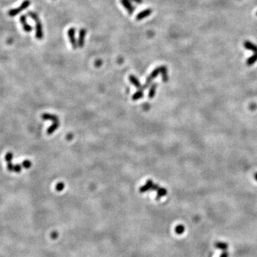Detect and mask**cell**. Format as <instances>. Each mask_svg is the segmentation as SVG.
Returning <instances> with one entry per match:
<instances>
[{"mask_svg":"<svg viewBox=\"0 0 257 257\" xmlns=\"http://www.w3.org/2000/svg\"><path fill=\"white\" fill-rule=\"evenodd\" d=\"M27 15L31 17V19H32L34 22H35L36 23V33H35L36 38L39 40H41L44 36V33H43V27H42V22H41L40 17H39L37 14L32 11H28Z\"/></svg>","mask_w":257,"mask_h":257,"instance_id":"obj_1","label":"cell"},{"mask_svg":"<svg viewBox=\"0 0 257 257\" xmlns=\"http://www.w3.org/2000/svg\"><path fill=\"white\" fill-rule=\"evenodd\" d=\"M12 158H13L12 153H11V152L6 153V154L5 155V160L6 161V162H7V165H6V166H7V169L11 172L20 173L22 171V169L23 168L22 164L14 165L12 164V162H11Z\"/></svg>","mask_w":257,"mask_h":257,"instance_id":"obj_2","label":"cell"},{"mask_svg":"<svg viewBox=\"0 0 257 257\" xmlns=\"http://www.w3.org/2000/svg\"><path fill=\"white\" fill-rule=\"evenodd\" d=\"M31 4V1L30 0H24V2L21 4V5L18 6L17 8L11 9V10H9L8 15L10 17H15V16L19 15V14L23 10H26L27 8H28Z\"/></svg>","mask_w":257,"mask_h":257,"instance_id":"obj_3","label":"cell"},{"mask_svg":"<svg viewBox=\"0 0 257 257\" xmlns=\"http://www.w3.org/2000/svg\"><path fill=\"white\" fill-rule=\"evenodd\" d=\"M42 118L43 119H51V121H54V124L50 127L49 129L47 130V134H51L54 132L55 129H57L59 127V121H58V118L56 116L53 115V114H44L42 116Z\"/></svg>","mask_w":257,"mask_h":257,"instance_id":"obj_4","label":"cell"},{"mask_svg":"<svg viewBox=\"0 0 257 257\" xmlns=\"http://www.w3.org/2000/svg\"><path fill=\"white\" fill-rule=\"evenodd\" d=\"M75 33H76V29L75 28H70L69 30L67 31V35H68V37L70 39V42L71 43V44H72L73 49H77L78 47V44H77V40H76V37H75Z\"/></svg>","mask_w":257,"mask_h":257,"instance_id":"obj_5","label":"cell"},{"mask_svg":"<svg viewBox=\"0 0 257 257\" xmlns=\"http://www.w3.org/2000/svg\"><path fill=\"white\" fill-rule=\"evenodd\" d=\"M86 29L84 28H82L79 30V38H78L77 40V44L78 47L80 48H82L84 46V43H85V36L86 35Z\"/></svg>","mask_w":257,"mask_h":257,"instance_id":"obj_6","label":"cell"},{"mask_svg":"<svg viewBox=\"0 0 257 257\" xmlns=\"http://www.w3.org/2000/svg\"><path fill=\"white\" fill-rule=\"evenodd\" d=\"M19 21H20V23H21L22 26L23 27V29H24V32H31L32 30H33V27H32L31 25L27 24L26 15H22L19 18Z\"/></svg>","mask_w":257,"mask_h":257,"instance_id":"obj_7","label":"cell"},{"mask_svg":"<svg viewBox=\"0 0 257 257\" xmlns=\"http://www.w3.org/2000/svg\"><path fill=\"white\" fill-rule=\"evenodd\" d=\"M121 3L126 10H127L128 15H133L134 11V6L132 5L131 0H121Z\"/></svg>","mask_w":257,"mask_h":257,"instance_id":"obj_8","label":"cell"},{"mask_svg":"<svg viewBox=\"0 0 257 257\" xmlns=\"http://www.w3.org/2000/svg\"><path fill=\"white\" fill-rule=\"evenodd\" d=\"M152 13V10L151 9H146V10L141 11V12H139L138 15H137L136 19L137 21H140V20H142L143 19H145L146 17H147L148 16L151 15V14Z\"/></svg>","mask_w":257,"mask_h":257,"instance_id":"obj_9","label":"cell"},{"mask_svg":"<svg viewBox=\"0 0 257 257\" xmlns=\"http://www.w3.org/2000/svg\"><path fill=\"white\" fill-rule=\"evenodd\" d=\"M244 47L245 49L253 52L254 54H257V45L254 44V43L249 42V41H245L244 42Z\"/></svg>","mask_w":257,"mask_h":257,"instance_id":"obj_10","label":"cell"},{"mask_svg":"<svg viewBox=\"0 0 257 257\" xmlns=\"http://www.w3.org/2000/svg\"><path fill=\"white\" fill-rule=\"evenodd\" d=\"M215 247L217 248V249H221L222 251H226L227 248H228V244H226V243L225 242H217L215 244Z\"/></svg>","mask_w":257,"mask_h":257,"instance_id":"obj_11","label":"cell"},{"mask_svg":"<svg viewBox=\"0 0 257 257\" xmlns=\"http://www.w3.org/2000/svg\"><path fill=\"white\" fill-rule=\"evenodd\" d=\"M257 61V54H254L246 60V64L248 66H251Z\"/></svg>","mask_w":257,"mask_h":257,"instance_id":"obj_12","label":"cell"},{"mask_svg":"<svg viewBox=\"0 0 257 257\" xmlns=\"http://www.w3.org/2000/svg\"><path fill=\"white\" fill-rule=\"evenodd\" d=\"M184 231H185V228L183 225H179V226H176L175 229V231L178 234H182L184 232Z\"/></svg>","mask_w":257,"mask_h":257,"instance_id":"obj_13","label":"cell"},{"mask_svg":"<svg viewBox=\"0 0 257 257\" xmlns=\"http://www.w3.org/2000/svg\"><path fill=\"white\" fill-rule=\"evenodd\" d=\"M22 167L24 169H29L32 166V162L29 160H25L22 163Z\"/></svg>","mask_w":257,"mask_h":257,"instance_id":"obj_14","label":"cell"},{"mask_svg":"<svg viewBox=\"0 0 257 257\" xmlns=\"http://www.w3.org/2000/svg\"><path fill=\"white\" fill-rule=\"evenodd\" d=\"M63 188H64V184H63V183H58V184L57 185L56 189L57 190V191H61V190L63 189Z\"/></svg>","mask_w":257,"mask_h":257,"instance_id":"obj_15","label":"cell"},{"mask_svg":"<svg viewBox=\"0 0 257 257\" xmlns=\"http://www.w3.org/2000/svg\"><path fill=\"white\" fill-rule=\"evenodd\" d=\"M57 236H58V233L56 232V231H54V232H52V234H51V237H52V238H54V239H55V238H57Z\"/></svg>","mask_w":257,"mask_h":257,"instance_id":"obj_16","label":"cell"},{"mask_svg":"<svg viewBox=\"0 0 257 257\" xmlns=\"http://www.w3.org/2000/svg\"><path fill=\"white\" fill-rule=\"evenodd\" d=\"M220 257H229V254H228V253H227V252L226 251H224L223 253H222L221 254V256H220Z\"/></svg>","mask_w":257,"mask_h":257,"instance_id":"obj_17","label":"cell"},{"mask_svg":"<svg viewBox=\"0 0 257 257\" xmlns=\"http://www.w3.org/2000/svg\"><path fill=\"white\" fill-rule=\"evenodd\" d=\"M255 179H256V180L257 181V174H255Z\"/></svg>","mask_w":257,"mask_h":257,"instance_id":"obj_18","label":"cell"},{"mask_svg":"<svg viewBox=\"0 0 257 257\" xmlns=\"http://www.w3.org/2000/svg\"><path fill=\"white\" fill-rule=\"evenodd\" d=\"M256 15H257V12H256Z\"/></svg>","mask_w":257,"mask_h":257,"instance_id":"obj_19","label":"cell"}]
</instances>
